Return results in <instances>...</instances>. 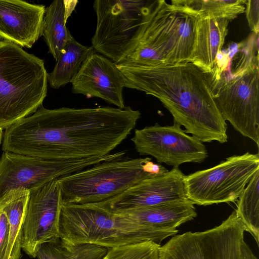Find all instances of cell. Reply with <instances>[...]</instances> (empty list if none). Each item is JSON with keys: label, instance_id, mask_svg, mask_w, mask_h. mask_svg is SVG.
Listing matches in <instances>:
<instances>
[{"label": "cell", "instance_id": "cell-1", "mask_svg": "<svg viewBox=\"0 0 259 259\" xmlns=\"http://www.w3.org/2000/svg\"><path fill=\"white\" fill-rule=\"evenodd\" d=\"M140 117L129 106L49 109L42 105L5 130L2 149L46 159L103 156L131 134Z\"/></svg>", "mask_w": 259, "mask_h": 259}, {"label": "cell", "instance_id": "cell-2", "mask_svg": "<svg viewBox=\"0 0 259 259\" xmlns=\"http://www.w3.org/2000/svg\"><path fill=\"white\" fill-rule=\"evenodd\" d=\"M130 89L152 95L171 114L174 123L201 142H227V124L211 95L207 74L192 62L151 66L116 64Z\"/></svg>", "mask_w": 259, "mask_h": 259}, {"label": "cell", "instance_id": "cell-3", "mask_svg": "<svg viewBox=\"0 0 259 259\" xmlns=\"http://www.w3.org/2000/svg\"><path fill=\"white\" fill-rule=\"evenodd\" d=\"M178 232L177 229L145 225L95 204L63 202L62 205L59 237L72 243L109 248L152 241L160 245L164 239Z\"/></svg>", "mask_w": 259, "mask_h": 259}, {"label": "cell", "instance_id": "cell-4", "mask_svg": "<svg viewBox=\"0 0 259 259\" xmlns=\"http://www.w3.org/2000/svg\"><path fill=\"white\" fill-rule=\"evenodd\" d=\"M43 60L20 46L0 40V128L34 113L47 94Z\"/></svg>", "mask_w": 259, "mask_h": 259}, {"label": "cell", "instance_id": "cell-5", "mask_svg": "<svg viewBox=\"0 0 259 259\" xmlns=\"http://www.w3.org/2000/svg\"><path fill=\"white\" fill-rule=\"evenodd\" d=\"M168 170L151 158L104 161L57 179L63 202L96 204L112 198L146 179Z\"/></svg>", "mask_w": 259, "mask_h": 259}, {"label": "cell", "instance_id": "cell-6", "mask_svg": "<svg viewBox=\"0 0 259 259\" xmlns=\"http://www.w3.org/2000/svg\"><path fill=\"white\" fill-rule=\"evenodd\" d=\"M211 95L223 119L259 147L258 59L235 72L206 73Z\"/></svg>", "mask_w": 259, "mask_h": 259}, {"label": "cell", "instance_id": "cell-7", "mask_svg": "<svg viewBox=\"0 0 259 259\" xmlns=\"http://www.w3.org/2000/svg\"><path fill=\"white\" fill-rule=\"evenodd\" d=\"M150 4L141 0H96L97 27L91 39L96 53L116 64L136 46L146 24Z\"/></svg>", "mask_w": 259, "mask_h": 259}, {"label": "cell", "instance_id": "cell-8", "mask_svg": "<svg viewBox=\"0 0 259 259\" xmlns=\"http://www.w3.org/2000/svg\"><path fill=\"white\" fill-rule=\"evenodd\" d=\"M258 170V153L228 157L215 166L185 176L187 197L203 206L235 202Z\"/></svg>", "mask_w": 259, "mask_h": 259}, {"label": "cell", "instance_id": "cell-9", "mask_svg": "<svg viewBox=\"0 0 259 259\" xmlns=\"http://www.w3.org/2000/svg\"><path fill=\"white\" fill-rule=\"evenodd\" d=\"M122 156L119 151L103 156L54 160L4 152L0 157V199L13 190L31 192L52 180Z\"/></svg>", "mask_w": 259, "mask_h": 259}, {"label": "cell", "instance_id": "cell-10", "mask_svg": "<svg viewBox=\"0 0 259 259\" xmlns=\"http://www.w3.org/2000/svg\"><path fill=\"white\" fill-rule=\"evenodd\" d=\"M245 231L234 210L211 229L174 236L160 246L159 259H242Z\"/></svg>", "mask_w": 259, "mask_h": 259}, {"label": "cell", "instance_id": "cell-11", "mask_svg": "<svg viewBox=\"0 0 259 259\" xmlns=\"http://www.w3.org/2000/svg\"><path fill=\"white\" fill-rule=\"evenodd\" d=\"M131 140L139 155L151 156L158 163L173 167L186 162L200 163L208 156L202 142L175 123L161 126L156 123L136 129Z\"/></svg>", "mask_w": 259, "mask_h": 259}, {"label": "cell", "instance_id": "cell-12", "mask_svg": "<svg viewBox=\"0 0 259 259\" xmlns=\"http://www.w3.org/2000/svg\"><path fill=\"white\" fill-rule=\"evenodd\" d=\"M63 203L57 179L29 192L21 238L22 249L31 257L41 244L59 237Z\"/></svg>", "mask_w": 259, "mask_h": 259}, {"label": "cell", "instance_id": "cell-13", "mask_svg": "<svg viewBox=\"0 0 259 259\" xmlns=\"http://www.w3.org/2000/svg\"><path fill=\"white\" fill-rule=\"evenodd\" d=\"M185 175L179 168L143 180L121 194L95 204L117 213L140 207L177 201L187 200Z\"/></svg>", "mask_w": 259, "mask_h": 259}, {"label": "cell", "instance_id": "cell-14", "mask_svg": "<svg viewBox=\"0 0 259 259\" xmlns=\"http://www.w3.org/2000/svg\"><path fill=\"white\" fill-rule=\"evenodd\" d=\"M72 92L88 98L97 97L114 105L125 107L122 95L130 84L116 64L94 52L86 60L71 82Z\"/></svg>", "mask_w": 259, "mask_h": 259}, {"label": "cell", "instance_id": "cell-15", "mask_svg": "<svg viewBox=\"0 0 259 259\" xmlns=\"http://www.w3.org/2000/svg\"><path fill=\"white\" fill-rule=\"evenodd\" d=\"M154 18L170 63L191 62L196 17L175 8L164 0L154 1Z\"/></svg>", "mask_w": 259, "mask_h": 259}, {"label": "cell", "instance_id": "cell-16", "mask_svg": "<svg viewBox=\"0 0 259 259\" xmlns=\"http://www.w3.org/2000/svg\"><path fill=\"white\" fill-rule=\"evenodd\" d=\"M46 7L20 0H0V38L30 48L41 35Z\"/></svg>", "mask_w": 259, "mask_h": 259}, {"label": "cell", "instance_id": "cell-17", "mask_svg": "<svg viewBox=\"0 0 259 259\" xmlns=\"http://www.w3.org/2000/svg\"><path fill=\"white\" fill-rule=\"evenodd\" d=\"M230 21L226 19L197 18L191 62L205 73L214 68L222 50Z\"/></svg>", "mask_w": 259, "mask_h": 259}, {"label": "cell", "instance_id": "cell-18", "mask_svg": "<svg viewBox=\"0 0 259 259\" xmlns=\"http://www.w3.org/2000/svg\"><path fill=\"white\" fill-rule=\"evenodd\" d=\"M142 224L159 228L176 229L197 215L189 200L164 203L117 212Z\"/></svg>", "mask_w": 259, "mask_h": 259}, {"label": "cell", "instance_id": "cell-19", "mask_svg": "<svg viewBox=\"0 0 259 259\" xmlns=\"http://www.w3.org/2000/svg\"><path fill=\"white\" fill-rule=\"evenodd\" d=\"M78 2L77 0H56L46 8L41 35L55 60L73 38L66 24Z\"/></svg>", "mask_w": 259, "mask_h": 259}, {"label": "cell", "instance_id": "cell-20", "mask_svg": "<svg viewBox=\"0 0 259 259\" xmlns=\"http://www.w3.org/2000/svg\"><path fill=\"white\" fill-rule=\"evenodd\" d=\"M29 197L28 190L16 189L0 199V208L6 213L9 223V259L21 258L23 222Z\"/></svg>", "mask_w": 259, "mask_h": 259}, {"label": "cell", "instance_id": "cell-21", "mask_svg": "<svg viewBox=\"0 0 259 259\" xmlns=\"http://www.w3.org/2000/svg\"><path fill=\"white\" fill-rule=\"evenodd\" d=\"M94 52L92 46H84L72 39L60 52L54 69L48 74L50 87L57 89L72 82L83 64Z\"/></svg>", "mask_w": 259, "mask_h": 259}, {"label": "cell", "instance_id": "cell-22", "mask_svg": "<svg viewBox=\"0 0 259 259\" xmlns=\"http://www.w3.org/2000/svg\"><path fill=\"white\" fill-rule=\"evenodd\" d=\"M246 0H173L176 9L197 18H214L232 21L244 13Z\"/></svg>", "mask_w": 259, "mask_h": 259}, {"label": "cell", "instance_id": "cell-23", "mask_svg": "<svg viewBox=\"0 0 259 259\" xmlns=\"http://www.w3.org/2000/svg\"><path fill=\"white\" fill-rule=\"evenodd\" d=\"M108 248L92 244H75L59 237L40 245L38 259H101Z\"/></svg>", "mask_w": 259, "mask_h": 259}, {"label": "cell", "instance_id": "cell-24", "mask_svg": "<svg viewBox=\"0 0 259 259\" xmlns=\"http://www.w3.org/2000/svg\"><path fill=\"white\" fill-rule=\"evenodd\" d=\"M237 215L246 231L259 243V170L253 175L237 201Z\"/></svg>", "mask_w": 259, "mask_h": 259}, {"label": "cell", "instance_id": "cell-25", "mask_svg": "<svg viewBox=\"0 0 259 259\" xmlns=\"http://www.w3.org/2000/svg\"><path fill=\"white\" fill-rule=\"evenodd\" d=\"M160 246L148 241L109 248L101 259H159Z\"/></svg>", "mask_w": 259, "mask_h": 259}, {"label": "cell", "instance_id": "cell-26", "mask_svg": "<svg viewBox=\"0 0 259 259\" xmlns=\"http://www.w3.org/2000/svg\"><path fill=\"white\" fill-rule=\"evenodd\" d=\"M9 223L6 213L0 208V259H9Z\"/></svg>", "mask_w": 259, "mask_h": 259}, {"label": "cell", "instance_id": "cell-27", "mask_svg": "<svg viewBox=\"0 0 259 259\" xmlns=\"http://www.w3.org/2000/svg\"><path fill=\"white\" fill-rule=\"evenodd\" d=\"M244 12L250 29L255 34L259 32V0L246 1Z\"/></svg>", "mask_w": 259, "mask_h": 259}, {"label": "cell", "instance_id": "cell-28", "mask_svg": "<svg viewBox=\"0 0 259 259\" xmlns=\"http://www.w3.org/2000/svg\"><path fill=\"white\" fill-rule=\"evenodd\" d=\"M242 259H258L244 241L242 245Z\"/></svg>", "mask_w": 259, "mask_h": 259}, {"label": "cell", "instance_id": "cell-29", "mask_svg": "<svg viewBox=\"0 0 259 259\" xmlns=\"http://www.w3.org/2000/svg\"><path fill=\"white\" fill-rule=\"evenodd\" d=\"M4 132L3 130L0 128V145L3 142Z\"/></svg>", "mask_w": 259, "mask_h": 259}]
</instances>
